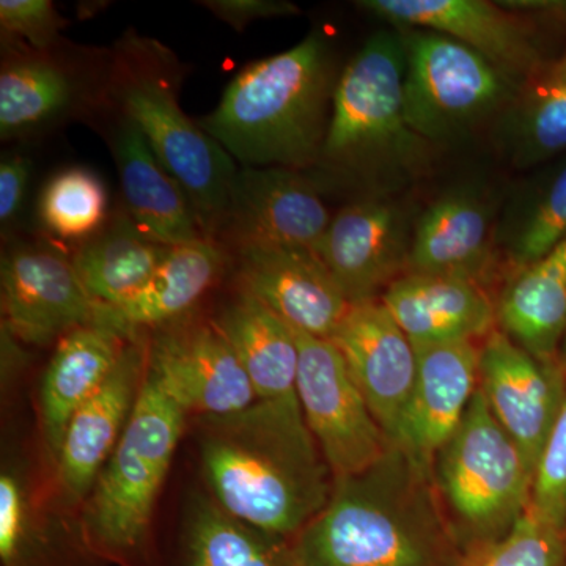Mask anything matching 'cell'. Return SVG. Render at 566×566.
Listing matches in <instances>:
<instances>
[{"instance_id": "6da1fadb", "label": "cell", "mask_w": 566, "mask_h": 566, "mask_svg": "<svg viewBox=\"0 0 566 566\" xmlns=\"http://www.w3.org/2000/svg\"><path fill=\"white\" fill-rule=\"evenodd\" d=\"M199 450L216 504L270 534L296 538L329 501L333 471L297 398L199 417Z\"/></svg>"}, {"instance_id": "7a4b0ae2", "label": "cell", "mask_w": 566, "mask_h": 566, "mask_svg": "<svg viewBox=\"0 0 566 566\" xmlns=\"http://www.w3.org/2000/svg\"><path fill=\"white\" fill-rule=\"evenodd\" d=\"M294 551L300 566H458L463 556L431 465L398 444L363 471L335 476Z\"/></svg>"}, {"instance_id": "3957f363", "label": "cell", "mask_w": 566, "mask_h": 566, "mask_svg": "<svg viewBox=\"0 0 566 566\" xmlns=\"http://www.w3.org/2000/svg\"><path fill=\"white\" fill-rule=\"evenodd\" d=\"M333 55L319 33L245 66L200 128L243 167L316 166L329 128Z\"/></svg>"}, {"instance_id": "277c9868", "label": "cell", "mask_w": 566, "mask_h": 566, "mask_svg": "<svg viewBox=\"0 0 566 566\" xmlns=\"http://www.w3.org/2000/svg\"><path fill=\"white\" fill-rule=\"evenodd\" d=\"M403 32L379 31L338 74L329 128L316 166L342 180L389 196L422 175L427 140L405 109Z\"/></svg>"}, {"instance_id": "5b68a950", "label": "cell", "mask_w": 566, "mask_h": 566, "mask_svg": "<svg viewBox=\"0 0 566 566\" xmlns=\"http://www.w3.org/2000/svg\"><path fill=\"white\" fill-rule=\"evenodd\" d=\"M188 412L145 375L128 427L92 493L81 520L82 545L123 566L148 565L153 510L185 430Z\"/></svg>"}, {"instance_id": "8992f818", "label": "cell", "mask_w": 566, "mask_h": 566, "mask_svg": "<svg viewBox=\"0 0 566 566\" xmlns=\"http://www.w3.org/2000/svg\"><path fill=\"white\" fill-rule=\"evenodd\" d=\"M535 471L476 392L438 450L431 479L461 553L509 534L531 505Z\"/></svg>"}, {"instance_id": "52a82bcc", "label": "cell", "mask_w": 566, "mask_h": 566, "mask_svg": "<svg viewBox=\"0 0 566 566\" xmlns=\"http://www.w3.org/2000/svg\"><path fill=\"white\" fill-rule=\"evenodd\" d=\"M132 44L115 77V96L125 117L139 128L153 155L188 196L202 232H212L226 222L237 164L182 112L161 48L145 41Z\"/></svg>"}, {"instance_id": "ba28073f", "label": "cell", "mask_w": 566, "mask_h": 566, "mask_svg": "<svg viewBox=\"0 0 566 566\" xmlns=\"http://www.w3.org/2000/svg\"><path fill=\"white\" fill-rule=\"evenodd\" d=\"M401 32L406 117L428 144H447L476 132L504 114L523 85L450 36Z\"/></svg>"}, {"instance_id": "9c48e42d", "label": "cell", "mask_w": 566, "mask_h": 566, "mask_svg": "<svg viewBox=\"0 0 566 566\" xmlns=\"http://www.w3.org/2000/svg\"><path fill=\"white\" fill-rule=\"evenodd\" d=\"M294 334L300 348L296 395L305 423L334 479L363 471L392 442L379 427L334 342L297 331Z\"/></svg>"}, {"instance_id": "30bf717a", "label": "cell", "mask_w": 566, "mask_h": 566, "mask_svg": "<svg viewBox=\"0 0 566 566\" xmlns=\"http://www.w3.org/2000/svg\"><path fill=\"white\" fill-rule=\"evenodd\" d=\"M416 221L389 196L348 205L334 216L318 255L349 304L381 300L409 273Z\"/></svg>"}, {"instance_id": "8fae6325", "label": "cell", "mask_w": 566, "mask_h": 566, "mask_svg": "<svg viewBox=\"0 0 566 566\" xmlns=\"http://www.w3.org/2000/svg\"><path fill=\"white\" fill-rule=\"evenodd\" d=\"M147 374L188 415H233L259 401L214 322L166 324L148 345Z\"/></svg>"}, {"instance_id": "7c38bea8", "label": "cell", "mask_w": 566, "mask_h": 566, "mask_svg": "<svg viewBox=\"0 0 566 566\" xmlns=\"http://www.w3.org/2000/svg\"><path fill=\"white\" fill-rule=\"evenodd\" d=\"M480 394L536 468L566 397V363L542 360L497 327L480 345Z\"/></svg>"}, {"instance_id": "4fadbf2b", "label": "cell", "mask_w": 566, "mask_h": 566, "mask_svg": "<svg viewBox=\"0 0 566 566\" xmlns=\"http://www.w3.org/2000/svg\"><path fill=\"white\" fill-rule=\"evenodd\" d=\"M357 7L400 31L441 33L460 41L524 84L547 63L521 14L488 0H360Z\"/></svg>"}, {"instance_id": "5bb4252c", "label": "cell", "mask_w": 566, "mask_h": 566, "mask_svg": "<svg viewBox=\"0 0 566 566\" xmlns=\"http://www.w3.org/2000/svg\"><path fill=\"white\" fill-rule=\"evenodd\" d=\"M2 314L7 334L41 346L102 323L103 307L85 292L73 262L24 248L2 260Z\"/></svg>"}, {"instance_id": "9a60e30c", "label": "cell", "mask_w": 566, "mask_h": 566, "mask_svg": "<svg viewBox=\"0 0 566 566\" xmlns=\"http://www.w3.org/2000/svg\"><path fill=\"white\" fill-rule=\"evenodd\" d=\"M331 340L389 441L397 444L417 374L416 346L381 300L352 304Z\"/></svg>"}, {"instance_id": "2e32d148", "label": "cell", "mask_w": 566, "mask_h": 566, "mask_svg": "<svg viewBox=\"0 0 566 566\" xmlns=\"http://www.w3.org/2000/svg\"><path fill=\"white\" fill-rule=\"evenodd\" d=\"M238 248L241 290L297 333L331 340L352 304L318 253L260 244Z\"/></svg>"}, {"instance_id": "e0dca14e", "label": "cell", "mask_w": 566, "mask_h": 566, "mask_svg": "<svg viewBox=\"0 0 566 566\" xmlns=\"http://www.w3.org/2000/svg\"><path fill=\"white\" fill-rule=\"evenodd\" d=\"M226 221L238 245L307 249L318 253L333 221L326 205L301 170L243 167L234 178Z\"/></svg>"}, {"instance_id": "ac0fdd59", "label": "cell", "mask_w": 566, "mask_h": 566, "mask_svg": "<svg viewBox=\"0 0 566 566\" xmlns=\"http://www.w3.org/2000/svg\"><path fill=\"white\" fill-rule=\"evenodd\" d=\"M501 245L495 205L475 188L442 193L416 221L409 273L464 279L490 290Z\"/></svg>"}, {"instance_id": "d6986e66", "label": "cell", "mask_w": 566, "mask_h": 566, "mask_svg": "<svg viewBox=\"0 0 566 566\" xmlns=\"http://www.w3.org/2000/svg\"><path fill=\"white\" fill-rule=\"evenodd\" d=\"M148 346L128 342L99 389L74 412L59 452V479L71 504L87 501L129 419L147 375Z\"/></svg>"}, {"instance_id": "ffe728a7", "label": "cell", "mask_w": 566, "mask_h": 566, "mask_svg": "<svg viewBox=\"0 0 566 566\" xmlns=\"http://www.w3.org/2000/svg\"><path fill=\"white\" fill-rule=\"evenodd\" d=\"M480 345L461 340L416 346L415 389L397 444L428 465L479 392Z\"/></svg>"}, {"instance_id": "44dd1931", "label": "cell", "mask_w": 566, "mask_h": 566, "mask_svg": "<svg viewBox=\"0 0 566 566\" xmlns=\"http://www.w3.org/2000/svg\"><path fill=\"white\" fill-rule=\"evenodd\" d=\"M381 303L415 346L479 342L497 327L495 297L464 279L408 273L389 286Z\"/></svg>"}, {"instance_id": "7402d4cb", "label": "cell", "mask_w": 566, "mask_h": 566, "mask_svg": "<svg viewBox=\"0 0 566 566\" xmlns=\"http://www.w3.org/2000/svg\"><path fill=\"white\" fill-rule=\"evenodd\" d=\"M112 148L126 212L148 240L174 248L205 238L188 196L128 118L115 134Z\"/></svg>"}, {"instance_id": "603a6c76", "label": "cell", "mask_w": 566, "mask_h": 566, "mask_svg": "<svg viewBox=\"0 0 566 566\" xmlns=\"http://www.w3.org/2000/svg\"><path fill=\"white\" fill-rule=\"evenodd\" d=\"M128 335L109 324L77 327L59 340L40 395L41 424L52 455L59 457L74 412L114 370Z\"/></svg>"}, {"instance_id": "cb8c5ba5", "label": "cell", "mask_w": 566, "mask_h": 566, "mask_svg": "<svg viewBox=\"0 0 566 566\" xmlns=\"http://www.w3.org/2000/svg\"><path fill=\"white\" fill-rule=\"evenodd\" d=\"M497 329L542 360L562 359L566 338V240L506 277L495 297Z\"/></svg>"}, {"instance_id": "d4e9b609", "label": "cell", "mask_w": 566, "mask_h": 566, "mask_svg": "<svg viewBox=\"0 0 566 566\" xmlns=\"http://www.w3.org/2000/svg\"><path fill=\"white\" fill-rule=\"evenodd\" d=\"M223 253L211 238L167 251L150 281L117 307L103 308L102 323L132 337L147 326H166L185 315L221 273Z\"/></svg>"}, {"instance_id": "484cf974", "label": "cell", "mask_w": 566, "mask_h": 566, "mask_svg": "<svg viewBox=\"0 0 566 566\" xmlns=\"http://www.w3.org/2000/svg\"><path fill=\"white\" fill-rule=\"evenodd\" d=\"M214 323L232 345L259 400L297 398L300 348L289 324L244 290Z\"/></svg>"}, {"instance_id": "4316f807", "label": "cell", "mask_w": 566, "mask_h": 566, "mask_svg": "<svg viewBox=\"0 0 566 566\" xmlns=\"http://www.w3.org/2000/svg\"><path fill=\"white\" fill-rule=\"evenodd\" d=\"M170 248L148 240L128 212L82 245L73 262L85 292L99 307H117L150 281Z\"/></svg>"}, {"instance_id": "83f0119b", "label": "cell", "mask_w": 566, "mask_h": 566, "mask_svg": "<svg viewBox=\"0 0 566 566\" xmlns=\"http://www.w3.org/2000/svg\"><path fill=\"white\" fill-rule=\"evenodd\" d=\"M502 145L517 167L566 150V57L524 82L502 114Z\"/></svg>"}, {"instance_id": "f1b7e54d", "label": "cell", "mask_w": 566, "mask_h": 566, "mask_svg": "<svg viewBox=\"0 0 566 566\" xmlns=\"http://www.w3.org/2000/svg\"><path fill=\"white\" fill-rule=\"evenodd\" d=\"M188 566H300L294 538L245 524L214 501H200L186 534Z\"/></svg>"}, {"instance_id": "f546056e", "label": "cell", "mask_w": 566, "mask_h": 566, "mask_svg": "<svg viewBox=\"0 0 566 566\" xmlns=\"http://www.w3.org/2000/svg\"><path fill=\"white\" fill-rule=\"evenodd\" d=\"M74 84L65 70L48 59H17L0 73V136L31 133L70 106Z\"/></svg>"}, {"instance_id": "4dcf8cb0", "label": "cell", "mask_w": 566, "mask_h": 566, "mask_svg": "<svg viewBox=\"0 0 566 566\" xmlns=\"http://www.w3.org/2000/svg\"><path fill=\"white\" fill-rule=\"evenodd\" d=\"M107 192L92 170L82 167L59 172L48 181L40 197V218L55 237L81 240L102 227Z\"/></svg>"}, {"instance_id": "1f68e13d", "label": "cell", "mask_w": 566, "mask_h": 566, "mask_svg": "<svg viewBox=\"0 0 566 566\" xmlns=\"http://www.w3.org/2000/svg\"><path fill=\"white\" fill-rule=\"evenodd\" d=\"M566 527L528 505L502 538L465 551L458 566H565Z\"/></svg>"}, {"instance_id": "d6a6232c", "label": "cell", "mask_w": 566, "mask_h": 566, "mask_svg": "<svg viewBox=\"0 0 566 566\" xmlns=\"http://www.w3.org/2000/svg\"><path fill=\"white\" fill-rule=\"evenodd\" d=\"M501 240L510 274L539 262L566 240V167Z\"/></svg>"}, {"instance_id": "836d02e7", "label": "cell", "mask_w": 566, "mask_h": 566, "mask_svg": "<svg viewBox=\"0 0 566 566\" xmlns=\"http://www.w3.org/2000/svg\"><path fill=\"white\" fill-rule=\"evenodd\" d=\"M44 543L33 527L28 497L13 472L0 475V564L40 566Z\"/></svg>"}, {"instance_id": "e575fe53", "label": "cell", "mask_w": 566, "mask_h": 566, "mask_svg": "<svg viewBox=\"0 0 566 566\" xmlns=\"http://www.w3.org/2000/svg\"><path fill=\"white\" fill-rule=\"evenodd\" d=\"M531 506L566 527V397L536 463Z\"/></svg>"}, {"instance_id": "d590c367", "label": "cell", "mask_w": 566, "mask_h": 566, "mask_svg": "<svg viewBox=\"0 0 566 566\" xmlns=\"http://www.w3.org/2000/svg\"><path fill=\"white\" fill-rule=\"evenodd\" d=\"M63 24L50 0H0L3 31L22 36L39 51L55 43Z\"/></svg>"}, {"instance_id": "8d00e7d4", "label": "cell", "mask_w": 566, "mask_h": 566, "mask_svg": "<svg viewBox=\"0 0 566 566\" xmlns=\"http://www.w3.org/2000/svg\"><path fill=\"white\" fill-rule=\"evenodd\" d=\"M202 3L219 20L237 31H243L245 25L256 20L300 13L297 6L286 0H205Z\"/></svg>"}, {"instance_id": "74e56055", "label": "cell", "mask_w": 566, "mask_h": 566, "mask_svg": "<svg viewBox=\"0 0 566 566\" xmlns=\"http://www.w3.org/2000/svg\"><path fill=\"white\" fill-rule=\"evenodd\" d=\"M31 178V161L25 156H3L0 163V222L9 226L24 202Z\"/></svg>"}, {"instance_id": "f35d334b", "label": "cell", "mask_w": 566, "mask_h": 566, "mask_svg": "<svg viewBox=\"0 0 566 566\" xmlns=\"http://www.w3.org/2000/svg\"><path fill=\"white\" fill-rule=\"evenodd\" d=\"M562 357H564V360L566 363V338H565L564 348H562Z\"/></svg>"}, {"instance_id": "ab89813d", "label": "cell", "mask_w": 566, "mask_h": 566, "mask_svg": "<svg viewBox=\"0 0 566 566\" xmlns=\"http://www.w3.org/2000/svg\"><path fill=\"white\" fill-rule=\"evenodd\" d=\"M566 566V565H565Z\"/></svg>"}]
</instances>
